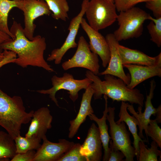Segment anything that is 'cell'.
<instances>
[{
    "label": "cell",
    "instance_id": "6da1fadb",
    "mask_svg": "<svg viewBox=\"0 0 161 161\" xmlns=\"http://www.w3.org/2000/svg\"><path fill=\"white\" fill-rule=\"evenodd\" d=\"M10 30L14 39L3 43L1 48L16 54V64L23 68L31 66L42 68L49 72H55L44 58L47 47L44 37L38 35L32 40L29 39L25 35L21 24L15 20Z\"/></svg>",
    "mask_w": 161,
    "mask_h": 161
},
{
    "label": "cell",
    "instance_id": "7a4b0ae2",
    "mask_svg": "<svg viewBox=\"0 0 161 161\" xmlns=\"http://www.w3.org/2000/svg\"><path fill=\"white\" fill-rule=\"evenodd\" d=\"M86 77L92 81L90 86L94 91L95 100L105 95L114 101L129 102L131 104H137L143 107L144 97L139 89L128 88L121 79L109 74L104 75V80H102L97 76L88 70Z\"/></svg>",
    "mask_w": 161,
    "mask_h": 161
},
{
    "label": "cell",
    "instance_id": "3957f363",
    "mask_svg": "<svg viewBox=\"0 0 161 161\" xmlns=\"http://www.w3.org/2000/svg\"><path fill=\"white\" fill-rule=\"evenodd\" d=\"M34 112L26 111L21 97H11L0 89V126L14 139L20 134L22 125L31 121Z\"/></svg>",
    "mask_w": 161,
    "mask_h": 161
},
{
    "label": "cell",
    "instance_id": "277c9868",
    "mask_svg": "<svg viewBox=\"0 0 161 161\" xmlns=\"http://www.w3.org/2000/svg\"><path fill=\"white\" fill-rule=\"evenodd\" d=\"M119 13L116 19L119 27L113 33L118 41L140 36L145 21L149 20L151 16L145 10L135 7Z\"/></svg>",
    "mask_w": 161,
    "mask_h": 161
},
{
    "label": "cell",
    "instance_id": "5b68a950",
    "mask_svg": "<svg viewBox=\"0 0 161 161\" xmlns=\"http://www.w3.org/2000/svg\"><path fill=\"white\" fill-rule=\"evenodd\" d=\"M85 14L89 25L99 31L113 24L117 14L113 2L108 0H91Z\"/></svg>",
    "mask_w": 161,
    "mask_h": 161
},
{
    "label": "cell",
    "instance_id": "8992f818",
    "mask_svg": "<svg viewBox=\"0 0 161 161\" xmlns=\"http://www.w3.org/2000/svg\"><path fill=\"white\" fill-rule=\"evenodd\" d=\"M51 80L52 85L51 88L47 89L38 90L36 92L49 95V98L57 106H59L55 94L58 91L61 89L68 91L70 98L74 102L78 98L79 92L82 89H86L92 82L87 77L81 80L75 79L72 74L67 72L64 73L61 77L54 75Z\"/></svg>",
    "mask_w": 161,
    "mask_h": 161
},
{
    "label": "cell",
    "instance_id": "52a82bcc",
    "mask_svg": "<svg viewBox=\"0 0 161 161\" xmlns=\"http://www.w3.org/2000/svg\"><path fill=\"white\" fill-rule=\"evenodd\" d=\"M107 120L110 126L109 133L114 145L122 151L125 161H134L136 156L134 147L131 145L130 134L124 122L117 123L115 121V108L108 107Z\"/></svg>",
    "mask_w": 161,
    "mask_h": 161
},
{
    "label": "cell",
    "instance_id": "ba28073f",
    "mask_svg": "<svg viewBox=\"0 0 161 161\" xmlns=\"http://www.w3.org/2000/svg\"><path fill=\"white\" fill-rule=\"evenodd\" d=\"M16 7L23 12L24 17L23 30L26 37L30 40L34 38L36 25L35 20L44 15L52 13L46 2L43 0H15Z\"/></svg>",
    "mask_w": 161,
    "mask_h": 161
},
{
    "label": "cell",
    "instance_id": "9c48e42d",
    "mask_svg": "<svg viewBox=\"0 0 161 161\" xmlns=\"http://www.w3.org/2000/svg\"><path fill=\"white\" fill-rule=\"evenodd\" d=\"M77 47L73 56L62 64L63 69L66 70L73 68L81 67L97 75L100 67L98 56L91 51L89 44L83 36L80 37Z\"/></svg>",
    "mask_w": 161,
    "mask_h": 161
},
{
    "label": "cell",
    "instance_id": "30bf717a",
    "mask_svg": "<svg viewBox=\"0 0 161 161\" xmlns=\"http://www.w3.org/2000/svg\"><path fill=\"white\" fill-rule=\"evenodd\" d=\"M89 1V0H83L80 12L70 21L68 28L69 32L64 43L60 48L54 49L52 51L47 58V61H54L55 64H59L64 56L69 49L77 47L78 44L75 41L76 37Z\"/></svg>",
    "mask_w": 161,
    "mask_h": 161
},
{
    "label": "cell",
    "instance_id": "8fae6325",
    "mask_svg": "<svg viewBox=\"0 0 161 161\" xmlns=\"http://www.w3.org/2000/svg\"><path fill=\"white\" fill-rule=\"evenodd\" d=\"M42 140L43 143L37 150L33 161H58L75 144L65 139H60L57 143L52 142L46 136Z\"/></svg>",
    "mask_w": 161,
    "mask_h": 161
},
{
    "label": "cell",
    "instance_id": "7c38bea8",
    "mask_svg": "<svg viewBox=\"0 0 161 161\" xmlns=\"http://www.w3.org/2000/svg\"><path fill=\"white\" fill-rule=\"evenodd\" d=\"M80 25L89 39V44L90 50L100 57L103 66L106 67L109 62L110 54L109 46L106 38L98 31L91 27L83 18Z\"/></svg>",
    "mask_w": 161,
    "mask_h": 161
},
{
    "label": "cell",
    "instance_id": "4fadbf2b",
    "mask_svg": "<svg viewBox=\"0 0 161 161\" xmlns=\"http://www.w3.org/2000/svg\"><path fill=\"white\" fill-rule=\"evenodd\" d=\"M105 38L110 49V59L106 69L98 75H112L122 80L127 85L130 82L131 77L129 74H126L123 70L118 49L119 41L115 38L113 33L107 34Z\"/></svg>",
    "mask_w": 161,
    "mask_h": 161
},
{
    "label": "cell",
    "instance_id": "5bb4252c",
    "mask_svg": "<svg viewBox=\"0 0 161 161\" xmlns=\"http://www.w3.org/2000/svg\"><path fill=\"white\" fill-rule=\"evenodd\" d=\"M102 147L98 128L93 123L88 130L84 142L81 145L80 152L86 161H100Z\"/></svg>",
    "mask_w": 161,
    "mask_h": 161
},
{
    "label": "cell",
    "instance_id": "9a60e30c",
    "mask_svg": "<svg viewBox=\"0 0 161 161\" xmlns=\"http://www.w3.org/2000/svg\"><path fill=\"white\" fill-rule=\"evenodd\" d=\"M156 86V83L154 80H151L150 82V88L149 94L146 95V101L145 102V109L143 112H142V107L139 106L138 112L135 110L132 104L128 103L127 109L130 112L133 114L137 120L138 125L139 132L138 133L140 137L142 139H144L143 134V130L145 134L146 132L147 126L151 120L152 115L155 116L157 108H155L153 106L151 100L153 97L154 91Z\"/></svg>",
    "mask_w": 161,
    "mask_h": 161
},
{
    "label": "cell",
    "instance_id": "2e32d148",
    "mask_svg": "<svg viewBox=\"0 0 161 161\" xmlns=\"http://www.w3.org/2000/svg\"><path fill=\"white\" fill-rule=\"evenodd\" d=\"M53 117L49 109L42 107L34 111L28 130L25 137L33 136L42 140L49 129L52 127Z\"/></svg>",
    "mask_w": 161,
    "mask_h": 161
},
{
    "label": "cell",
    "instance_id": "e0dca14e",
    "mask_svg": "<svg viewBox=\"0 0 161 161\" xmlns=\"http://www.w3.org/2000/svg\"><path fill=\"white\" fill-rule=\"evenodd\" d=\"M123 67L129 70L130 81L127 85L133 89L143 81L154 76L161 77V61L154 66H148L133 64H125Z\"/></svg>",
    "mask_w": 161,
    "mask_h": 161
},
{
    "label": "cell",
    "instance_id": "ac0fdd59",
    "mask_svg": "<svg viewBox=\"0 0 161 161\" xmlns=\"http://www.w3.org/2000/svg\"><path fill=\"white\" fill-rule=\"evenodd\" d=\"M122 63L151 66L161 61V52L154 57H150L143 52L126 47L120 44L118 46Z\"/></svg>",
    "mask_w": 161,
    "mask_h": 161
},
{
    "label": "cell",
    "instance_id": "d6986e66",
    "mask_svg": "<svg viewBox=\"0 0 161 161\" xmlns=\"http://www.w3.org/2000/svg\"><path fill=\"white\" fill-rule=\"evenodd\" d=\"M94 91L89 86L83 94L78 113L74 119L69 121L68 137L72 138L76 134L81 125L85 121L86 117L94 111L91 105Z\"/></svg>",
    "mask_w": 161,
    "mask_h": 161
},
{
    "label": "cell",
    "instance_id": "ffe728a7",
    "mask_svg": "<svg viewBox=\"0 0 161 161\" xmlns=\"http://www.w3.org/2000/svg\"><path fill=\"white\" fill-rule=\"evenodd\" d=\"M103 98L105 101V107L104 110L103 112L102 117L99 118L94 114L89 115L88 116L91 120L95 121L98 125L103 148L104 150L103 161H108L109 153V145L111 140V137L108 131V126L106 123V116L108 113V97L106 95H104Z\"/></svg>",
    "mask_w": 161,
    "mask_h": 161
},
{
    "label": "cell",
    "instance_id": "44dd1931",
    "mask_svg": "<svg viewBox=\"0 0 161 161\" xmlns=\"http://www.w3.org/2000/svg\"><path fill=\"white\" fill-rule=\"evenodd\" d=\"M127 103L122 101L118 114L119 119L116 122L117 123L124 122L127 125L133 138V146L135 151L136 156L137 160L139 156V143L140 141L147 142L146 140L141 138L138 133L137 126L138 123L137 120L133 116L130 115L127 112Z\"/></svg>",
    "mask_w": 161,
    "mask_h": 161
},
{
    "label": "cell",
    "instance_id": "7402d4cb",
    "mask_svg": "<svg viewBox=\"0 0 161 161\" xmlns=\"http://www.w3.org/2000/svg\"><path fill=\"white\" fill-rule=\"evenodd\" d=\"M16 154L14 139L7 132L0 131V161H8Z\"/></svg>",
    "mask_w": 161,
    "mask_h": 161
},
{
    "label": "cell",
    "instance_id": "603a6c76",
    "mask_svg": "<svg viewBox=\"0 0 161 161\" xmlns=\"http://www.w3.org/2000/svg\"><path fill=\"white\" fill-rule=\"evenodd\" d=\"M47 4L54 19L66 21L68 18L69 7L67 0H43Z\"/></svg>",
    "mask_w": 161,
    "mask_h": 161
},
{
    "label": "cell",
    "instance_id": "cb8c5ba5",
    "mask_svg": "<svg viewBox=\"0 0 161 161\" xmlns=\"http://www.w3.org/2000/svg\"><path fill=\"white\" fill-rule=\"evenodd\" d=\"M16 7L15 0H0V31L8 35L13 39L15 37L8 28V18L10 11Z\"/></svg>",
    "mask_w": 161,
    "mask_h": 161
},
{
    "label": "cell",
    "instance_id": "d4e9b609",
    "mask_svg": "<svg viewBox=\"0 0 161 161\" xmlns=\"http://www.w3.org/2000/svg\"><path fill=\"white\" fill-rule=\"evenodd\" d=\"M143 141L139 143V156L138 161H158V158H161V151L158 149V146L154 141H152L151 147L148 148Z\"/></svg>",
    "mask_w": 161,
    "mask_h": 161
},
{
    "label": "cell",
    "instance_id": "484cf974",
    "mask_svg": "<svg viewBox=\"0 0 161 161\" xmlns=\"http://www.w3.org/2000/svg\"><path fill=\"white\" fill-rule=\"evenodd\" d=\"M17 153H22L32 150H37L41 145V140L35 137H24L20 134L14 139Z\"/></svg>",
    "mask_w": 161,
    "mask_h": 161
},
{
    "label": "cell",
    "instance_id": "4316f807",
    "mask_svg": "<svg viewBox=\"0 0 161 161\" xmlns=\"http://www.w3.org/2000/svg\"><path fill=\"white\" fill-rule=\"evenodd\" d=\"M149 20L151 21L147 25V28L151 38V40L155 43L158 47H160L161 46V17L156 18L151 16Z\"/></svg>",
    "mask_w": 161,
    "mask_h": 161
},
{
    "label": "cell",
    "instance_id": "83f0119b",
    "mask_svg": "<svg viewBox=\"0 0 161 161\" xmlns=\"http://www.w3.org/2000/svg\"><path fill=\"white\" fill-rule=\"evenodd\" d=\"M148 142V137H150L161 148V129L155 119H151L147 126L145 134Z\"/></svg>",
    "mask_w": 161,
    "mask_h": 161
},
{
    "label": "cell",
    "instance_id": "f1b7e54d",
    "mask_svg": "<svg viewBox=\"0 0 161 161\" xmlns=\"http://www.w3.org/2000/svg\"><path fill=\"white\" fill-rule=\"evenodd\" d=\"M81 145L75 143L72 148L58 161H86V158L80 152Z\"/></svg>",
    "mask_w": 161,
    "mask_h": 161
},
{
    "label": "cell",
    "instance_id": "f546056e",
    "mask_svg": "<svg viewBox=\"0 0 161 161\" xmlns=\"http://www.w3.org/2000/svg\"><path fill=\"white\" fill-rule=\"evenodd\" d=\"M150 0H114L116 10L120 12L124 11L134 7L137 4Z\"/></svg>",
    "mask_w": 161,
    "mask_h": 161
},
{
    "label": "cell",
    "instance_id": "4dcf8cb0",
    "mask_svg": "<svg viewBox=\"0 0 161 161\" xmlns=\"http://www.w3.org/2000/svg\"><path fill=\"white\" fill-rule=\"evenodd\" d=\"M109 153L108 161H123L125 156L123 153L115 147L112 140L109 142Z\"/></svg>",
    "mask_w": 161,
    "mask_h": 161
},
{
    "label": "cell",
    "instance_id": "1f68e13d",
    "mask_svg": "<svg viewBox=\"0 0 161 161\" xmlns=\"http://www.w3.org/2000/svg\"><path fill=\"white\" fill-rule=\"evenodd\" d=\"M145 2V7L152 11L155 18L161 17V0H150Z\"/></svg>",
    "mask_w": 161,
    "mask_h": 161
},
{
    "label": "cell",
    "instance_id": "d6a6232c",
    "mask_svg": "<svg viewBox=\"0 0 161 161\" xmlns=\"http://www.w3.org/2000/svg\"><path fill=\"white\" fill-rule=\"evenodd\" d=\"M36 151L31 150L22 153L16 154L11 159V161H33Z\"/></svg>",
    "mask_w": 161,
    "mask_h": 161
},
{
    "label": "cell",
    "instance_id": "836d02e7",
    "mask_svg": "<svg viewBox=\"0 0 161 161\" xmlns=\"http://www.w3.org/2000/svg\"><path fill=\"white\" fill-rule=\"evenodd\" d=\"M4 56L0 61V68L3 66L10 63H15L17 58L16 54L14 52L7 50H3Z\"/></svg>",
    "mask_w": 161,
    "mask_h": 161
},
{
    "label": "cell",
    "instance_id": "e575fe53",
    "mask_svg": "<svg viewBox=\"0 0 161 161\" xmlns=\"http://www.w3.org/2000/svg\"><path fill=\"white\" fill-rule=\"evenodd\" d=\"M12 39L8 35L0 31V55L4 50L1 48L2 44Z\"/></svg>",
    "mask_w": 161,
    "mask_h": 161
},
{
    "label": "cell",
    "instance_id": "d590c367",
    "mask_svg": "<svg viewBox=\"0 0 161 161\" xmlns=\"http://www.w3.org/2000/svg\"><path fill=\"white\" fill-rule=\"evenodd\" d=\"M156 118L155 119L158 123H161V105H160L157 108L155 114Z\"/></svg>",
    "mask_w": 161,
    "mask_h": 161
},
{
    "label": "cell",
    "instance_id": "8d00e7d4",
    "mask_svg": "<svg viewBox=\"0 0 161 161\" xmlns=\"http://www.w3.org/2000/svg\"><path fill=\"white\" fill-rule=\"evenodd\" d=\"M4 56V53L3 52L0 55V61L2 60Z\"/></svg>",
    "mask_w": 161,
    "mask_h": 161
},
{
    "label": "cell",
    "instance_id": "74e56055",
    "mask_svg": "<svg viewBox=\"0 0 161 161\" xmlns=\"http://www.w3.org/2000/svg\"><path fill=\"white\" fill-rule=\"evenodd\" d=\"M109 1L114 3V0H108Z\"/></svg>",
    "mask_w": 161,
    "mask_h": 161
}]
</instances>
